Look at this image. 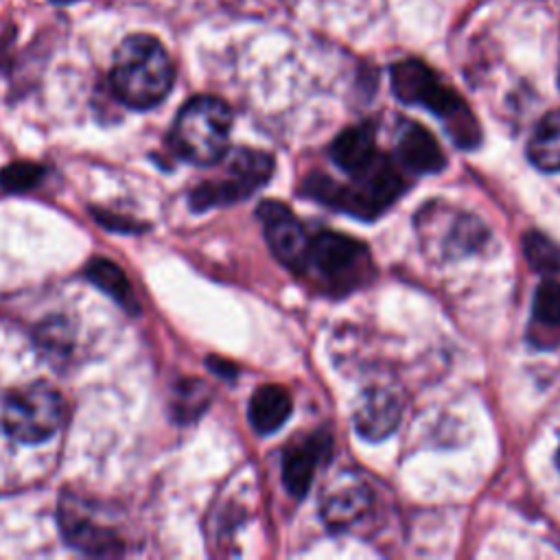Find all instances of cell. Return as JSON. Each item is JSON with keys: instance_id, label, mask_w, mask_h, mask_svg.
I'll use <instances>...</instances> for the list:
<instances>
[{"instance_id": "cell-16", "label": "cell", "mask_w": 560, "mask_h": 560, "mask_svg": "<svg viewBox=\"0 0 560 560\" xmlns=\"http://www.w3.org/2000/svg\"><path fill=\"white\" fill-rule=\"evenodd\" d=\"M529 339L540 348L560 343V282L558 280H551V278L542 280L534 293Z\"/></svg>"}, {"instance_id": "cell-9", "label": "cell", "mask_w": 560, "mask_h": 560, "mask_svg": "<svg viewBox=\"0 0 560 560\" xmlns=\"http://www.w3.org/2000/svg\"><path fill=\"white\" fill-rule=\"evenodd\" d=\"M59 529L74 549L88 556H120L125 549L118 532L85 499L70 492L59 503Z\"/></svg>"}, {"instance_id": "cell-11", "label": "cell", "mask_w": 560, "mask_h": 560, "mask_svg": "<svg viewBox=\"0 0 560 560\" xmlns=\"http://www.w3.org/2000/svg\"><path fill=\"white\" fill-rule=\"evenodd\" d=\"M258 219L262 221V230L273 256L289 269L304 271L311 236L291 208L280 201H262L258 206Z\"/></svg>"}, {"instance_id": "cell-2", "label": "cell", "mask_w": 560, "mask_h": 560, "mask_svg": "<svg viewBox=\"0 0 560 560\" xmlns=\"http://www.w3.org/2000/svg\"><path fill=\"white\" fill-rule=\"evenodd\" d=\"M392 90L402 103L431 109L457 147L470 149L479 142L481 131L468 105L420 59H402L392 66Z\"/></svg>"}, {"instance_id": "cell-8", "label": "cell", "mask_w": 560, "mask_h": 560, "mask_svg": "<svg viewBox=\"0 0 560 560\" xmlns=\"http://www.w3.org/2000/svg\"><path fill=\"white\" fill-rule=\"evenodd\" d=\"M223 177L203 182L190 195V206L195 210H206L212 206H225L249 197L256 188L269 182L273 173V155L258 149H234L223 155Z\"/></svg>"}, {"instance_id": "cell-5", "label": "cell", "mask_w": 560, "mask_h": 560, "mask_svg": "<svg viewBox=\"0 0 560 560\" xmlns=\"http://www.w3.org/2000/svg\"><path fill=\"white\" fill-rule=\"evenodd\" d=\"M304 271H311L326 291L330 293H350L365 284L372 273V258L368 247L339 232H317L308 241Z\"/></svg>"}, {"instance_id": "cell-1", "label": "cell", "mask_w": 560, "mask_h": 560, "mask_svg": "<svg viewBox=\"0 0 560 560\" xmlns=\"http://www.w3.org/2000/svg\"><path fill=\"white\" fill-rule=\"evenodd\" d=\"M173 79V61L155 37L136 33L125 37L116 48L109 83L125 105L133 109L158 105L171 92Z\"/></svg>"}, {"instance_id": "cell-19", "label": "cell", "mask_w": 560, "mask_h": 560, "mask_svg": "<svg viewBox=\"0 0 560 560\" xmlns=\"http://www.w3.org/2000/svg\"><path fill=\"white\" fill-rule=\"evenodd\" d=\"M88 276L90 280L103 289L107 295H112L120 306L129 308V311H136V298H133V291H131V284L127 280V276L122 273V269L118 265H114L112 260L107 258H96L90 262L88 267Z\"/></svg>"}, {"instance_id": "cell-7", "label": "cell", "mask_w": 560, "mask_h": 560, "mask_svg": "<svg viewBox=\"0 0 560 560\" xmlns=\"http://www.w3.org/2000/svg\"><path fill=\"white\" fill-rule=\"evenodd\" d=\"M416 232L431 258L453 260L479 249L488 236L483 223L444 203H429L416 217Z\"/></svg>"}, {"instance_id": "cell-6", "label": "cell", "mask_w": 560, "mask_h": 560, "mask_svg": "<svg viewBox=\"0 0 560 560\" xmlns=\"http://www.w3.org/2000/svg\"><path fill=\"white\" fill-rule=\"evenodd\" d=\"M66 420V400L48 383H31L13 389L2 407L4 431L26 444L44 442Z\"/></svg>"}, {"instance_id": "cell-24", "label": "cell", "mask_w": 560, "mask_h": 560, "mask_svg": "<svg viewBox=\"0 0 560 560\" xmlns=\"http://www.w3.org/2000/svg\"><path fill=\"white\" fill-rule=\"evenodd\" d=\"M558 83H560V72H558Z\"/></svg>"}, {"instance_id": "cell-22", "label": "cell", "mask_w": 560, "mask_h": 560, "mask_svg": "<svg viewBox=\"0 0 560 560\" xmlns=\"http://www.w3.org/2000/svg\"><path fill=\"white\" fill-rule=\"evenodd\" d=\"M556 466H558V470H560V444H558V451H556Z\"/></svg>"}, {"instance_id": "cell-13", "label": "cell", "mask_w": 560, "mask_h": 560, "mask_svg": "<svg viewBox=\"0 0 560 560\" xmlns=\"http://www.w3.org/2000/svg\"><path fill=\"white\" fill-rule=\"evenodd\" d=\"M400 411L402 402L392 389L374 387L361 396L354 413V429L365 440H383L398 427Z\"/></svg>"}, {"instance_id": "cell-3", "label": "cell", "mask_w": 560, "mask_h": 560, "mask_svg": "<svg viewBox=\"0 0 560 560\" xmlns=\"http://www.w3.org/2000/svg\"><path fill=\"white\" fill-rule=\"evenodd\" d=\"M405 188L407 182L387 155H378L368 171L350 175L348 184H339L326 175H311L306 179L308 197L361 219H374L385 212Z\"/></svg>"}, {"instance_id": "cell-14", "label": "cell", "mask_w": 560, "mask_h": 560, "mask_svg": "<svg viewBox=\"0 0 560 560\" xmlns=\"http://www.w3.org/2000/svg\"><path fill=\"white\" fill-rule=\"evenodd\" d=\"M378 149L374 140V125L361 122L343 129L330 144L332 162L348 175H359L368 171L378 160Z\"/></svg>"}, {"instance_id": "cell-17", "label": "cell", "mask_w": 560, "mask_h": 560, "mask_svg": "<svg viewBox=\"0 0 560 560\" xmlns=\"http://www.w3.org/2000/svg\"><path fill=\"white\" fill-rule=\"evenodd\" d=\"M293 411V402L289 392L282 385H260L249 398V422L258 433L278 431Z\"/></svg>"}, {"instance_id": "cell-21", "label": "cell", "mask_w": 560, "mask_h": 560, "mask_svg": "<svg viewBox=\"0 0 560 560\" xmlns=\"http://www.w3.org/2000/svg\"><path fill=\"white\" fill-rule=\"evenodd\" d=\"M42 179V168L31 162H13L0 171V186L4 190H26Z\"/></svg>"}, {"instance_id": "cell-15", "label": "cell", "mask_w": 560, "mask_h": 560, "mask_svg": "<svg viewBox=\"0 0 560 560\" xmlns=\"http://www.w3.org/2000/svg\"><path fill=\"white\" fill-rule=\"evenodd\" d=\"M398 158L416 175L438 173L446 160L438 140L418 122H405L398 133Z\"/></svg>"}, {"instance_id": "cell-4", "label": "cell", "mask_w": 560, "mask_h": 560, "mask_svg": "<svg viewBox=\"0 0 560 560\" xmlns=\"http://www.w3.org/2000/svg\"><path fill=\"white\" fill-rule=\"evenodd\" d=\"M232 109L217 96H195L177 114L171 131L175 151L199 166L214 164L228 153Z\"/></svg>"}, {"instance_id": "cell-23", "label": "cell", "mask_w": 560, "mask_h": 560, "mask_svg": "<svg viewBox=\"0 0 560 560\" xmlns=\"http://www.w3.org/2000/svg\"><path fill=\"white\" fill-rule=\"evenodd\" d=\"M50 2H55V4H68V2H74V0H50Z\"/></svg>"}, {"instance_id": "cell-10", "label": "cell", "mask_w": 560, "mask_h": 560, "mask_svg": "<svg viewBox=\"0 0 560 560\" xmlns=\"http://www.w3.org/2000/svg\"><path fill=\"white\" fill-rule=\"evenodd\" d=\"M374 505V492L359 472H341L322 497V518L335 532L359 525Z\"/></svg>"}, {"instance_id": "cell-18", "label": "cell", "mask_w": 560, "mask_h": 560, "mask_svg": "<svg viewBox=\"0 0 560 560\" xmlns=\"http://www.w3.org/2000/svg\"><path fill=\"white\" fill-rule=\"evenodd\" d=\"M527 155L538 171H560V109H553L538 120L527 142Z\"/></svg>"}, {"instance_id": "cell-12", "label": "cell", "mask_w": 560, "mask_h": 560, "mask_svg": "<svg viewBox=\"0 0 560 560\" xmlns=\"http://www.w3.org/2000/svg\"><path fill=\"white\" fill-rule=\"evenodd\" d=\"M330 453V438L326 433H311L295 440L282 455V481L289 494L304 497L313 483L319 464Z\"/></svg>"}, {"instance_id": "cell-20", "label": "cell", "mask_w": 560, "mask_h": 560, "mask_svg": "<svg viewBox=\"0 0 560 560\" xmlns=\"http://www.w3.org/2000/svg\"><path fill=\"white\" fill-rule=\"evenodd\" d=\"M525 254L532 267L538 271L551 273L560 269V247L540 232H529L525 236Z\"/></svg>"}]
</instances>
